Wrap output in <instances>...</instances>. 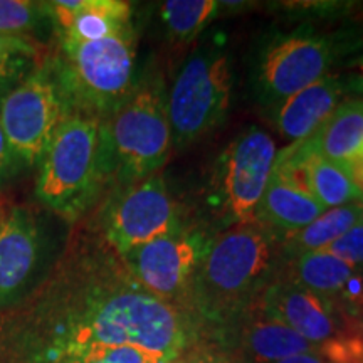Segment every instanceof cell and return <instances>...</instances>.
Returning <instances> with one entry per match:
<instances>
[{
	"label": "cell",
	"instance_id": "6da1fadb",
	"mask_svg": "<svg viewBox=\"0 0 363 363\" xmlns=\"http://www.w3.org/2000/svg\"><path fill=\"white\" fill-rule=\"evenodd\" d=\"M81 289L57 352L89 343L131 345L175 360L194 338L192 318L131 278L106 239L74 259Z\"/></svg>",
	"mask_w": 363,
	"mask_h": 363
},
{
	"label": "cell",
	"instance_id": "7a4b0ae2",
	"mask_svg": "<svg viewBox=\"0 0 363 363\" xmlns=\"http://www.w3.org/2000/svg\"><path fill=\"white\" fill-rule=\"evenodd\" d=\"M283 256L279 235L257 222L225 229L212 238L195 271L189 313L222 333L259 301Z\"/></svg>",
	"mask_w": 363,
	"mask_h": 363
},
{
	"label": "cell",
	"instance_id": "3957f363",
	"mask_svg": "<svg viewBox=\"0 0 363 363\" xmlns=\"http://www.w3.org/2000/svg\"><path fill=\"white\" fill-rule=\"evenodd\" d=\"M172 131L167 96L158 81L147 79L99 123V169L118 184L147 179L169 160Z\"/></svg>",
	"mask_w": 363,
	"mask_h": 363
},
{
	"label": "cell",
	"instance_id": "277c9868",
	"mask_svg": "<svg viewBox=\"0 0 363 363\" xmlns=\"http://www.w3.org/2000/svg\"><path fill=\"white\" fill-rule=\"evenodd\" d=\"M136 39L133 26L115 35L79 44H61L52 76L69 115L103 121L131 96Z\"/></svg>",
	"mask_w": 363,
	"mask_h": 363
},
{
	"label": "cell",
	"instance_id": "5b68a950",
	"mask_svg": "<svg viewBox=\"0 0 363 363\" xmlns=\"http://www.w3.org/2000/svg\"><path fill=\"white\" fill-rule=\"evenodd\" d=\"M96 118L67 115L39 162L35 195L62 219L74 222L104 187Z\"/></svg>",
	"mask_w": 363,
	"mask_h": 363
},
{
	"label": "cell",
	"instance_id": "8992f818",
	"mask_svg": "<svg viewBox=\"0 0 363 363\" xmlns=\"http://www.w3.org/2000/svg\"><path fill=\"white\" fill-rule=\"evenodd\" d=\"M342 40L299 26L274 33L259 44L251 62V88L256 101L274 110L286 98L330 74L345 51Z\"/></svg>",
	"mask_w": 363,
	"mask_h": 363
},
{
	"label": "cell",
	"instance_id": "52a82bcc",
	"mask_svg": "<svg viewBox=\"0 0 363 363\" xmlns=\"http://www.w3.org/2000/svg\"><path fill=\"white\" fill-rule=\"evenodd\" d=\"M233 72L224 45L202 44L182 66L167 94L172 145L184 148L214 131L230 106Z\"/></svg>",
	"mask_w": 363,
	"mask_h": 363
},
{
	"label": "cell",
	"instance_id": "ba28073f",
	"mask_svg": "<svg viewBox=\"0 0 363 363\" xmlns=\"http://www.w3.org/2000/svg\"><path fill=\"white\" fill-rule=\"evenodd\" d=\"M276 155V143L256 126L240 131L222 150L208 184V203L220 227L252 224Z\"/></svg>",
	"mask_w": 363,
	"mask_h": 363
},
{
	"label": "cell",
	"instance_id": "9c48e42d",
	"mask_svg": "<svg viewBox=\"0 0 363 363\" xmlns=\"http://www.w3.org/2000/svg\"><path fill=\"white\" fill-rule=\"evenodd\" d=\"M211 240L207 233L184 224L170 234L131 249L121 259L143 289L190 316V286Z\"/></svg>",
	"mask_w": 363,
	"mask_h": 363
},
{
	"label": "cell",
	"instance_id": "30bf717a",
	"mask_svg": "<svg viewBox=\"0 0 363 363\" xmlns=\"http://www.w3.org/2000/svg\"><path fill=\"white\" fill-rule=\"evenodd\" d=\"M184 225L180 211L162 174L121 185L103 214V238L125 256Z\"/></svg>",
	"mask_w": 363,
	"mask_h": 363
},
{
	"label": "cell",
	"instance_id": "8fae6325",
	"mask_svg": "<svg viewBox=\"0 0 363 363\" xmlns=\"http://www.w3.org/2000/svg\"><path fill=\"white\" fill-rule=\"evenodd\" d=\"M69 115L52 72L26 76L0 99V125L12 152L26 165L43 158L61 121Z\"/></svg>",
	"mask_w": 363,
	"mask_h": 363
},
{
	"label": "cell",
	"instance_id": "7c38bea8",
	"mask_svg": "<svg viewBox=\"0 0 363 363\" xmlns=\"http://www.w3.org/2000/svg\"><path fill=\"white\" fill-rule=\"evenodd\" d=\"M261 305L269 315L278 318L316 348L357 320L330 299L294 283L281 272L262 293Z\"/></svg>",
	"mask_w": 363,
	"mask_h": 363
},
{
	"label": "cell",
	"instance_id": "4fadbf2b",
	"mask_svg": "<svg viewBox=\"0 0 363 363\" xmlns=\"http://www.w3.org/2000/svg\"><path fill=\"white\" fill-rule=\"evenodd\" d=\"M220 335L233 347L229 355L239 363H276L301 353L318 352L315 345L269 315L261 299Z\"/></svg>",
	"mask_w": 363,
	"mask_h": 363
},
{
	"label": "cell",
	"instance_id": "5bb4252c",
	"mask_svg": "<svg viewBox=\"0 0 363 363\" xmlns=\"http://www.w3.org/2000/svg\"><path fill=\"white\" fill-rule=\"evenodd\" d=\"M343 83L333 74L306 86L271 110L276 130L293 143L308 140L343 103Z\"/></svg>",
	"mask_w": 363,
	"mask_h": 363
},
{
	"label": "cell",
	"instance_id": "9a60e30c",
	"mask_svg": "<svg viewBox=\"0 0 363 363\" xmlns=\"http://www.w3.org/2000/svg\"><path fill=\"white\" fill-rule=\"evenodd\" d=\"M323 212V206L305 187L274 167L254 222L281 238L311 224Z\"/></svg>",
	"mask_w": 363,
	"mask_h": 363
},
{
	"label": "cell",
	"instance_id": "2e32d148",
	"mask_svg": "<svg viewBox=\"0 0 363 363\" xmlns=\"http://www.w3.org/2000/svg\"><path fill=\"white\" fill-rule=\"evenodd\" d=\"M39 230L34 217L13 208L0 220V303L27 283L38 264Z\"/></svg>",
	"mask_w": 363,
	"mask_h": 363
},
{
	"label": "cell",
	"instance_id": "e0dca14e",
	"mask_svg": "<svg viewBox=\"0 0 363 363\" xmlns=\"http://www.w3.org/2000/svg\"><path fill=\"white\" fill-rule=\"evenodd\" d=\"M294 143L340 165L355 162L363 155V101H343L315 135Z\"/></svg>",
	"mask_w": 363,
	"mask_h": 363
},
{
	"label": "cell",
	"instance_id": "ac0fdd59",
	"mask_svg": "<svg viewBox=\"0 0 363 363\" xmlns=\"http://www.w3.org/2000/svg\"><path fill=\"white\" fill-rule=\"evenodd\" d=\"M281 274L294 283L305 286L310 291L330 299L342 310V303L362 272L353 269L347 262L326 251L305 252L289 257ZM345 313V311H343Z\"/></svg>",
	"mask_w": 363,
	"mask_h": 363
},
{
	"label": "cell",
	"instance_id": "d6986e66",
	"mask_svg": "<svg viewBox=\"0 0 363 363\" xmlns=\"http://www.w3.org/2000/svg\"><path fill=\"white\" fill-rule=\"evenodd\" d=\"M362 211L363 202L328 208L311 224L284 235V239H281L283 252L289 257H296L305 252L325 251L333 240L342 238L347 230L360 222Z\"/></svg>",
	"mask_w": 363,
	"mask_h": 363
},
{
	"label": "cell",
	"instance_id": "ffe728a7",
	"mask_svg": "<svg viewBox=\"0 0 363 363\" xmlns=\"http://www.w3.org/2000/svg\"><path fill=\"white\" fill-rule=\"evenodd\" d=\"M131 26V6L121 0H84L83 7L66 33L59 34L61 44H79L110 38Z\"/></svg>",
	"mask_w": 363,
	"mask_h": 363
},
{
	"label": "cell",
	"instance_id": "44dd1931",
	"mask_svg": "<svg viewBox=\"0 0 363 363\" xmlns=\"http://www.w3.org/2000/svg\"><path fill=\"white\" fill-rule=\"evenodd\" d=\"M222 2L216 0H167L160 6V22L170 40L187 44L216 19Z\"/></svg>",
	"mask_w": 363,
	"mask_h": 363
},
{
	"label": "cell",
	"instance_id": "7402d4cb",
	"mask_svg": "<svg viewBox=\"0 0 363 363\" xmlns=\"http://www.w3.org/2000/svg\"><path fill=\"white\" fill-rule=\"evenodd\" d=\"M170 358L131 345L89 343L59 350L56 363H169Z\"/></svg>",
	"mask_w": 363,
	"mask_h": 363
},
{
	"label": "cell",
	"instance_id": "603a6c76",
	"mask_svg": "<svg viewBox=\"0 0 363 363\" xmlns=\"http://www.w3.org/2000/svg\"><path fill=\"white\" fill-rule=\"evenodd\" d=\"M35 54L38 45L30 39L0 34V99L27 74Z\"/></svg>",
	"mask_w": 363,
	"mask_h": 363
},
{
	"label": "cell",
	"instance_id": "cb8c5ba5",
	"mask_svg": "<svg viewBox=\"0 0 363 363\" xmlns=\"http://www.w3.org/2000/svg\"><path fill=\"white\" fill-rule=\"evenodd\" d=\"M45 17L44 2L0 0V34L26 38V33H30Z\"/></svg>",
	"mask_w": 363,
	"mask_h": 363
},
{
	"label": "cell",
	"instance_id": "d4e9b609",
	"mask_svg": "<svg viewBox=\"0 0 363 363\" xmlns=\"http://www.w3.org/2000/svg\"><path fill=\"white\" fill-rule=\"evenodd\" d=\"M325 363H363V326L352 321L337 337L318 347Z\"/></svg>",
	"mask_w": 363,
	"mask_h": 363
},
{
	"label": "cell",
	"instance_id": "484cf974",
	"mask_svg": "<svg viewBox=\"0 0 363 363\" xmlns=\"http://www.w3.org/2000/svg\"><path fill=\"white\" fill-rule=\"evenodd\" d=\"M326 252L333 254L338 259L347 262L353 269L363 274V224L358 222L350 230H347L342 238L330 244L325 249Z\"/></svg>",
	"mask_w": 363,
	"mask_h": 363
},
{
	"label": "cell",
	"instance_id": "4316f807",
	"mask_svg": "<svg viewBox=\"0 0 363 363\" xmlns=\"http://www.w3.org/2000/svg\"><path fill=\"white\" fill-rule=\"evenodd\" d=\"M17 162H19V158L12 152L11 145L7 142V136L4 133L2 125H0V180L12 175Z\"/></svg>",
	"mask_w": 363,
	"mask_h": 363
},
{
	"label": "cell",
	"instance_id": "83f0119b",
	"mask_svg": "<svg viewBox=\"0 0 363 363\" xmlns=\"http://www.w3.org/2000/svg\"><path fill=\"white\" fill-rule=\"evenodd\" d=\"M276 363H325V362L321 360V357L318 355V352H315V353H301V355L284 358V360H279Z\"/></svg>",
	"mask_w": 363,
	"mask_h": 363
},
{
	"label": "cell",
	"instance_id": "f1b7e54d",
	"mask_svg": "<svg viewBox=\"0 0 363 363\" xmlns=\"http://www.w3.org/2000/svg\"><path fill=\"white\" fill-rule=\"evenodd\" d=\"M353 71H355V81H353V84L357 86V89L363 91V54L362 56H358L355 61H353Z\"/></svg>",
	"mask_w": 363,
	"mask_h": 363
},
{
	"label": "cell",
	"instance_id": "f546056e",
	"mask_svg": "<svg viewBox=\"0 0 363 363\" xmlns=\"http://www.w3.org/2000/svg\"><path fill=\"white\" fill-rule=\"evenodd\" d=\"M207 363H239L238 360H234L229 353H217L214 358H211Z\"/></svg>",
	"mask_w": 363,
	"mask_h": 363
},
{
	"label": "cell",
	"instance_id": "4dcf8cb0",
	"mask_svg": "<svg viewBox=\"0 0 363 363\" xmlns=\"http://www.w3.org/2000/svg\"><path fill=\"white\" fill-rule=\"evenodd\" d=\"M169 363H202L199 358H175V360H172ZM207 363V362H206Z\"/></svg>",
	"mask_w": 363,
	"mask_h": 363
},
{
	"label": "cell",
	"instance_id": "1f68e13d",
	"mask_svg": "<svg viewBox=\"0 0 363 363\" xmlns=\"http://www.w3.org/2000/svg\"><path fill=\"white\" fill-rule=\"evenodd\" d=\"M360 222L363 224V211H362V219H360Z\"/></svg>",
	"mask_w": 363,
	"mask_h": 363
}]
</instances>
